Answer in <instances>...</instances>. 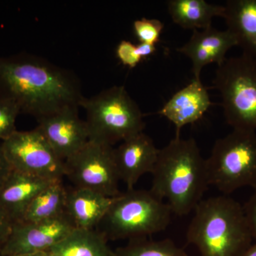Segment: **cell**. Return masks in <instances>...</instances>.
<instances>
[{"instance_id": "6da1fadb", "label": "cell", "mask_w": 256, "mask_h": 256, "mask_svg": "<svg viewBox=\"0 0 256 256\" xmlns=\"http://www.w3.org/2000/svg\"><path fill=\"white\" fill-rule=\"evenodd\" d=\"M84 98L78 78L66 69L30 54L0 56V99L14 102L20 114L38 120L80 107Z\"/></svg>"}, {"instance_id": "7a4b0ae2", "label": "cell", "mask_w": 256, "mask_h": 256, "mask_svg": "<svg viewBox=\"0 0 256 256\" xmlns=\"http://www.w3.org/2000/svg\"><path fill=\"white\" fill-rule=\"evenodd\" d=\"M151 174L152 193L180 216L194 210L210 186L206 159L193 138L175 137L160 149Z\"/></svg>"}, {"instance_id": "3957f363", "label": "cell", "mask_w": 256, "mask_h": 256, "mask_svg": "<svg viewBox=\"0 0 256 256\" xmlns=\"http://www.w3.org/2000/svg\"><path fill=\"white\" fill-rule=\"evenodd\" d=\"M194 210L186 239L201 256H240L252 245L244 206L233 198L210 197Z\"/></svg>"}, {"instance_id": "277c9868", "label": "cell", "mask_w": 256, "mask_h": 256, "mask_svg": "<svg viewBox=\"0 0 256 256\" xmlns=\"http://www.w3.org/2000/svg\"><path fill=\"white\" fill-rule=\"evenodd\" d=\"M172 214L169 205L150 190L132 188L114 197L100 224V232L111 240L146 238L165 230Z\"/></svg>"}, {"instance_id": "5b68a950", "label": "cell", "mask_w": 256, "mask_h": 256, "mask_svg": "<svg viewBox=\"0 0 256 256\" xmlns=\"http://www.w3.org/2000/svg\"><path fill=\"white\" fill-rule=\"evenodd\" d=\"M80 107L86 112L89 140L94 142L114 146L143 132L146 127L142 110L121 86L84 97Z\"/></svg>"}, {"instance_id": "8992f818", "label": "cell", "mask_w": 256, "mask_h": 256, "mask_svg": "<svg viewBox=\"0 0 256 256\" xmlns=\"http://www.w3.org/2000/svg\"><path fill=\"white\" fill-rule=\"evenodd\" d=\"M207 178L225 194L246 186L256 188V132L233 130L216 141L206 159Z\"/></svg>"}, {"instance_id": "52a82bcc", "label": "cell", "mask_w": 256, "mask_h": 256, "mask_svg": "<svg viewBox=\"0 0 256 256\" xmlns=\"http://www.w3.org/2000/svg\"><path fill=\"white\" fill-rule=\"evenodd\" d=\"M234 130L256 131V58L242 54L217 66L213 80Z\"/></svg>"}, {"instance_id": "ba28073f", "label": "cell", "mask_w": 256, "mask_h": 256, "mask_svg": "<svg viewBox=\"0 0 256 256\" xmlns=\"http://www.w3.org/2000/svg\"><path fill=\"white\" fill-rule=\"evenodd\" d=\"M65 176L75 188H86L105 196H118L120 181L114 146L89 140L65 161Z\"/></svg>"}, {"instance_id": "9c48e42d", "label": "cell", "mask_w": 256, "mask_h": 256, "mask_svg": "<svg viewBox=\"0 0 256 256\" xmlns=\"http://www.w3.org/2000/svg\"><path fill=\"white\" fill-rule=\"evenodd\" d=\"M0 144L14 171L48 180H63L65 176V162L36 128L16 130Z\"/></svg>"}, {"instance_id": "30bf717a", "label": "cell", "mask_w": 256, "mask_h": 256, "mask_svg": "<svg viewBox=\"0 0 256 256\" xmlns=\"http://www.w3.org/2000/svg\"><path fill=\"white\" fill-rule=\"evenodd\" d=\"M74 228L66 212L42 222H15L9 237L0 248V256L48 252Z\"/></svg>"}, {"instance_id": "8fae6325", "label": "cell", "mask_w": 256, "mask_h": 256, "mask_svg": "<svg viewBox=\"0 0 256 256\" xmlns=\"http://www.w3.org/2000/svg\"><path fill=\"white\" fill-rule=\"evenodd\" d=\"M37 122L36 129L64 162L89 142L86 124L79 117L78 107L68 108Z\"/></svg>"}, {"instance_id": "7c38bea8", "label": "cell", "mask_w": 256, "mask_h": 256, "mask_svg": "<svg viewBox=\"0 0 256 256\" xmlns=\"http://www.w3.org/2000/svg\"><path fill=\"white\" fill-rule=\"evenodd\" d=\"M159 151L153 140L143 132L128 138L114 148L120 180L126 184L127 190L134 188L143 175L152 174Z\"/></svg>"}, {"instance_id": "4fadbf2b", "label": "cell", "mask_w": 256, "mask_h": 256, "mask_svg": "<svg viewBox=\"0 0 256 256\" xmlns=\"http://www.w3.org/2000/svg\"><path fill=\"white\" fill-rule=\"evenodd\" d=\"M234 46H237V42L232 32L227 28L218 30L210 26L206 30H193L188 41L176 50L191 60L194 78H200L202 69L210 64L220 66Z\"/></svg>"}, {"instance_id": "5bb4252c", "label": "cell", "mask_w": 256, "mask_h": 256, "mask_svg": "<svg viewBox=\"0 0 256 256\" xmlns=\"http://www.w3.org/2000/svg\"><path fill=\"white\" fill-rule=\"evenodd\" d=\"M212 105L210 94L201 78H193L175 92L158 114L172 122L176 130L175 137H180L182 129L200 120Z\"/></svg>"}, {"instance_id": "9a60e30c", "label": "cell", "mask_w": 256, "mask_h": 256, "mask_svg": "<svg viewBox=\"0 0 256 256\" xmlns=\"http://www.w3.org/2000/svg\"><path fill=\"white\" fill-rule=\"evenodd\" d=\"M54 181L12 170L0 186V207L14 222H20L34 198Z\"/></svg>"}, {"instance_id": "2e32d148", "label": "cell", "mask_w": 256, "mask_h": 256, "mask_svg": "<svg viewBox=\"0 0 256 256\" xmlns=\"http://www.w3.org/2000/svg\"><path fill=\"white\" fill-rule=\"evenodd\" d=\"M114 198L86 188H74L67 190L65 212L76 228H96L104 220Z\"/></svg>"}, {"instance_id": "e0dca14e", "label": "cell", "mask_w": 256, "mask_h": 256, "mask_svg": "<svg viewBox=\"0 0 256 256\" xmlns=\"http://www.w3.org/2000/svg\"><path fill=\"white\" fill-rule=\"evenodd\" d=\"M223 18L244 54L256 58V0H228Z\"/></svg>"}, {"instance_id": "ac0fdd59", "label": "cell", "mask_w": 256, "mask_h": 256, "mask_svg": "<svg viewBox=\"0 0 256 256\" xmlns=\"http://www.w3.org/2000/svg\"><path fill=\"white\" fill-rule=\"evenodd\" d=\"M166 6L172 21L186 30H206L212 26L214 18L224 16V5L206 0H169Z\"/></svg>"}, {"instance_id": "d6986e66", "label": "cell", "mask_w": 256, "mask_h": 256, "mask_svg": "<svg viewBox=\"0 0 256 256\" xmlns=\"http://www.w3.org/2000/svg\"><path fill=\"white\" fill-rule=\"evenodd\" d=\"M48 252L54 256H112L114 252L100 230L76 228Z\"/></svg>"}, {"instance_id": "ffe728a7", "label": "cell", "mask_w": 256, "mask_h": 256, "mask_svg": "<svg viewBox=\"0 0 256 256\" xmlns=\"http://www.w3.org/2000/svg\"><path fill=\"white\" fill-rule=\"evenodd\" d=\"M66 194L63 180L50 183L34 198L20 222H42L63 214L65 213Z\"/></svg>"}, {"instance_id": "44dd1931", "label": "cell", "mask_w": 256, "mask_h": 256, "mask_svg": "<svg viewBox=\"0 0 256 256\" xmlns=\"http://www.w3.org/2000/svg\"><path fill=\"white\" fill-rule=\"evenodd\" d=\"M112 256H188L186 252L170 239L161 240L146 238L130 240L126 246L118 248Z\"/></svg>"}, {"instance_id": "7402d4cb", "label": "cell", "mask_w": 256, "mask_h": 256, "mask_svg": "<svg viewBox=\"0 0 256 256\" xmlns=\"http://www.w3.org/2000/svg\"><path fill=\"white\" fill-rule=\"evenodd\" d=\"M164 24L158 18H142L133 22V32L139 43L156 46L164 30Z\"/></svg>"}, {"instance_id": "603a6c76", "label": "cell", "mask_w": 256, "mask_h": 256, "mask_svg": "<svg viewBox=\"0 0 256 256\" xmlns=\"http://www.w3.org/2000/svg\"><path fill=\"white\" fill-rule=\"evenodd\" d=\"M20 110L14 102L0 99V141L5 140L16 131V120Z\"/></svg>"}, {"instance_id": "cb8c5ba5", "label": "cell", "mask_w": 256, "mask_h": 256, "mask_svg": "<svg viewBox=\"0 0 256 256\" xmlns=\"http://www.w3.org/2000/svg\"><path fill=\"white\" fill-rule=\"evenodd\" d=\"M116 54L120 63L129 68H134L143 60L138 54L137 44L128 40L120 42Z\"/></svg>"}, {"instance_id": "d4e9b609", "label": "cell", "mask_w": 256, "mask_h": 256, "mask_svg": "<svg viewBox=\"0 0 256 256\" xmlns=\"http://www.w3.org/2000/svg\"><path fill=\"white\" fill-rule=\"evenodd\" d=\"M248 223L252 232V238L256 240V188L248 201L244 206Z\"/></svg>"}, {"instance_id": "484cf974", "label": "cell", "mask_w": 256, "mask_h": 256, "mask_svg": "<svg viewBox=\"0 0 256 256\" xmlns=\"http://www.w3.org/2000/svg\"><path fill=\"white\" fill-rule=\"evenodd\" d=\"M15 222L0 207V248L9 237Z\"/></svg>"}, {"instance_id": "4316f807", "label": "cell", "mask_w": 256, "mask_h": 256, "mask_svg": "<svg viewBox=\"0 0 256 256\" xmlns=\"http://www.w3.org/2000/svg\"><path fill=\"white\" fill-rule=\"evenodd\" d=\"M12 172V169L8 162L6 156H4V152L2 150V148L1 144H0V186L10 176Z\"/></svg>"}, {"instance_id": "83f0119b", "label": "cell", "mask_w": 256, "mask_h": 256, "mask_svg": "<svg viewBox=\"0 0 256 256\" xmlns=\"http://www.w3.org/2000/svg\"><path fill=\"white\" fill-rule=\"evenodd\" d=\"M138 54L143 60L154 54L156 50V46L148 44L138 43L137 44Z\"/></svg>"}, {"instance_id": "f1b7e54d", "label": "cell", "mask_w": 256, "mask_h": 256, "mask_svg": "<svg viewBox=\"0 0 256 256\" xmlns=\"http://www.w3.org/2000/svg\"><path fill=\"white\" fill-rule=\"evenodd\" d=\"M240 256H256V242L252 244Z\"/></svg>"}, {"instance_id": "f546056e", "label": "cell", "mask_w": 256, "mask_h": 256, "mask_svg": "<svg viewBox=\"0 0 256 256\" xmlns=\"http://www.w3.org/2000/svg\"><path fill=\"white\" fill-rule=\"evenodd\" d=\"M48 252H32V254H18V255L11 256H48Z\"/></svg>"}, {"instance_id": "4dcf8cb0", "label": "cell", "mask_w": 256, "mask_h": 256, "mask_svg": "<svg viewBox=\"0 0 256 256\" xmlns=\"http://www.w3.org/2000/svg\"><path fill=\"white\" fill-rule=\"evenodd\" d=\"M48 256H53V255H52V254H48Z\"/></svg>"}]
</instances>
